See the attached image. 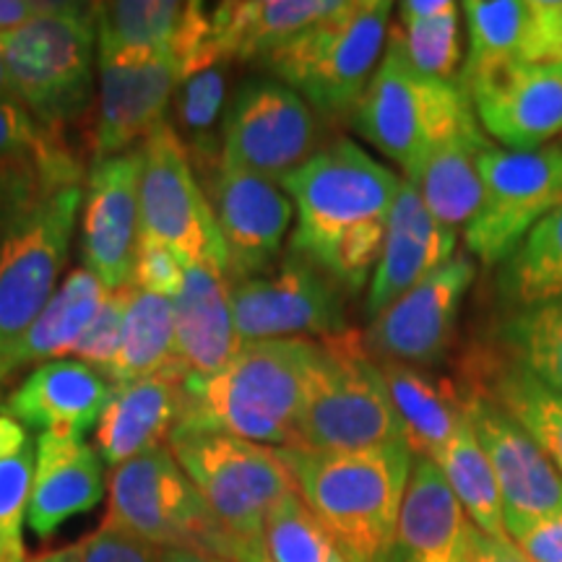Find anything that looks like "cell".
<instances>
[{"instance_id":"6da1fadb","label":"cell","mask_w":562,"mask_h":562,"mask_svg":"<svg viewBox=\"0 0 562 562\" xmlns=\"http://www.w3.org/2000/svg\"><path fill=\"white\" fill-rule=\"evenodd\" d=\"M402 182L351 138L323 146L281 180L297 209L290 250L326 271L344 292H360L381 258Z\"/></svg>"},{"instance_id":"7a4b0ae2","label":"cell","mask_w":562,"mask_h":562,"mask_svg":"<svg viewBox=\"0 0 562 562\" xmlns=\"http://www.w3.org/2000/svg\"><path fill=\"white\" fill-rule=\"evenodd\" d=\"M315 362L318 339L243 344L216 375L186 378V406L178 425L294 451Z\"/></svg>"},{"instance_id":"3957f363","label":"cell","mask_w":562,"mask_h":562,"mask_svg":"<svg viewBox=\"0 0 562 562\" xmlns=\"http://www.w3.org/2000/svg\"><path fill=\"white\" fill-rule=\"evenodd\" d=\"M302 501L351 562H385L414 467L406 442L355 453L279 448Z\"/></svg>"},{"instance_id":"277c9868","label":"cell","mask_w":562,"mask_h":562,"mask_svg":"<svg viewBox=\"0 0 562 562\" xmlns=\"http://www.w3.org/2000/svg\"><path fill=\"white\" fill-rule=\"evenodd\" d=\"M351 123L383 157L396 161L406 182L417 178L448 140L480 125L472 97L461 83L419 74L406 58L396 30L389 34L381 66Z\"/></svg>"},{"instance_id":"5b68a950","label":"cell","mask_w":562,"mask_h":562,"mask_svg":"<svg viewBox=\"0 0 562 562\" xmlns=\"http://www.w3.org/2000/svg\"><path fill=\"white\" fill-rule=\"evenodd\" d=\"M167 446L227 531L240 562H266L263 531L271 510L297 490L279 448L227 432L172 427Z\"/></svg>"},{"instance_id":"8992f818","label":"cell","mask_w":562,"mask_h":562,"mask_svg":"<svg viewBox=\"0 0 562 562\" xmlns=\"http://www.w3.org/2000/svg\"><path fill=\"white\" fill-rule=\"evenodd\" d=\"M398 442H404L402 422L364 334L347 328L318 339V362L294 451L355 453Z\"/></svg>"},{"instance_id":"52a82bcc","label":"cell","mask_w":562,"mask_h":562,"mask_svg":"<svg viewBox=\"0 0 562 562\" xmlns=\"http://www.w3.org/2000/svg\"><path fill=\"white\" fill-rule=\"evenodd\" d=\"M16 102L42 128L66 133L91 102L94 87V3H45L40 16L0 37Z\"/></svg>"},{"instance_id":"ba28073f","label":"cell","mask_w":562,"mask_h":562,"mask_svg":"<svg viewBox=\"0 0 562 562\" xmlns=\"http://www.w3.org/2000/svg\"><path fill=\"white\" fill-rule=\"evenodd\" d=\"M391 11L385 0H344L334 16L286 42L261 66L318 115H355L381 66Z\"/></svg>"},{"instance_id":"9c48e42d","label":"cell","mask_w":562,"mask_h":562,"mask_svg":"<svg viewBox=\"0 0 562 562\" xmlns=\"http://www.w3.org/2000/svg\"><path fill=\"white\" fill-rule=\"evenodd\" d=\"M83 182L55 186L0 220V355L11 357L58 292Z\"/></svg>"},{"instance_id":"30bf717a","label":"cell","mask_w":562,"mask_h":562,"mask_svg":"<svg viewBox=\"0 0 562 562\" xmlns=\"http://www.w3.org/2000/svg\"><path fill=\"white\" fill-rule=\"evenodd\" d=\"M108 490L110 508L104 521L123 526L157 550L178 547L240 562L227 531L211 516L167 442L112 469Z\"/></svg>"},{"instance_id":"8fae6325","label":"cell","mask_w":562,"mask_h":562,"mask_svg":"<svg viewBox=\"0 0 562 562\" xmlns=\"http://www.w3.org/2000/svg\"><path fill=\"white\" fill-rule=\"evenodd\" d=\"M140 237L165 243L186 266L209 263L229 273L227 245L178 131L161 121L140 140Z\"/></svg>"},{"instance_id":"7c38bea8","label":"cell","mask_w":562,"mask_h":562,"mask_svg":"<svg viewBox=\"0 0 562 562\" xmlns=\"http://www.w3.org/2000/svg\"><path fill=\"white\" fill-rule=\"evenodd\" d=\"M482 203L463 227L476 261L501 266L552 211L562 209V136L537 151H482Z\"/></svg>"},{"instance_id":"4fadbf2b","label":"cell","mask_w":562,"mask_h":562,"mask_svg":"<svg viewBox=\"0 0 562 562\" xmlns=\"http://www.w3.org/2000/svg\"><path fill=\"white\" fill-rule=\"evenodd\" d=\"M232 313L240 347L266 339H326L349 328L341 286L292 250L263 271L232 279Z\"/></svg>"},{"instance_id":"5bb4252c","label":"cell","mask_w":562,"mask_h":562,"mask_svg":"<svg viewBox=\"0 0 562 562\" xmlns=\"http://www.w3.org/2000/svg\"><path fill=\"white\" fill-rule=\"evenodd\" d=\"M321 144L318 112L273 76H250L224 112L222 161L279 182Z\"/></svg>"},{"instance_id":"9a60e30c","label":"cell","mask_w":562,"mask_h":562,"mask_svg":"<svg viewBox=\"0 0 562 562\" xmlns=\"http://www.w3.org/2000/svg\"><path fill=\"white\" fill-rule=\"evenodd\" d=\"M463 414L487 456L503 503L505 533L562 518V476L537 440L476 385H459Z\"/></svg>"},{"instance_id":"2e32d148","label":"cell","mask_w":562,"mask_h":562,"mask_svg":"<svg viewBox=\"0 0 562 562\" xmlns=\"http://www.w3.org/2000/svg\"><path fill=\"white\" fill-rule=\"evenodd\" d=\"M476 277L469 256H453L446 266L422 279L389 311L372 318L364 334L370 355L381 362L430 368L451 349L463 297Z\"/></svg>"},{"instance_id":"e0dca14e","label":"cell","mask_w":562,"mask_h":562,"mask_svg":"<svg viewBox=\"0 0 562 562\" xmlns=\"http://www.w3.org/2000/svg\"><path fill=\"white\" fill-rule=\"evenodd\" d=\"M195 175L227 245L229 279L250 277L277 261L294 211L279 182L224 161Z\"/></svg>"},{"instance_id":"ac0fdd59","label":"cell","mask_w":562,"mask_h":562,"mask_svg":"<svg viewBox=\"0 0 562 562\" xmlns=\"http://www.w3.org/2000/svg\"><path fill=\"white\" fill-rule=\"evenodd\" d=\"M140 151L91 165L83 182V269L94 273L108 290L133 284L140 248Z\"/></svg>"},{"instance_id":"d6986e66","label":"cell","mask_w":562,"mask_h":562,"mask_svg":"<svg viewBox=\"0 0 562 562\" xmlns=\"http://www.w3.org/2000/svg\"><path fill=\"white\" fill-rule=\"evenodd\" d=\"M100 55H161L180 68V81L214 66L211 11L180 0L94 3Z\"/></svg>"},{"instance_id":"ffe728a7","label":"cell","mask_w":562,"mask_h":562,"mask_svg":"<svg viewBox=\"0 0 562 562\" xmlns=\"http://www.w3.org/2000/svg\"><path fill=\"white\" fill-rule=\"evenodd\" d=\"M180 68L161 55H100V97H97V123L91 131L94 161L133 151L167 121Z\"/></svg>"},{"instance_id":"44dd1931","label":"cell","mask_w":562,"mask_h":562,"mask_svg":"<svg viewBox=\"0 0 562 562\" xmlns=\"http://www.w3.org/2000/svg\"><path fill=\"white\" fill-rule=\"evenodd\" d=\"M482 131L505 151H537L562 136V63H518L472 94Z\"/></svg>"},{"instance_id":"7402d4cb","label":"cell","mask_w":562,"mask_h":562,"mask_svg":"<svg viewBox=\"0 0 562 562\" xmlns=\"http://www.w3.org/2000/svg\"><path fill=\"white\" fill-rule=\"evenodd\" d=\"M456 256V229L446 227L425 206L412 182H402L396 195L385 243L372 271L368 292V313L378 318L396 300L414 290L422 279L430 277Z\"/></svg>"},{"instance_id":"603a6c76","label":"cell","mask_w":562,"mask_h":562,"mask_svg":"<svg viewBox=\"0 0 562 562\" xmlns=\"http://www.w3.org/2000/svg\"><path fill=\"white\" fill-rule=\"evenodd\" d=\"M112 389L115 385L102 370L66 357L32 370L0 412L42 432L83 440L91 427L100 425Z\"/></svg>"},{"instance_id":"cb8c5ba5","label":"cell","mask_w":562,"mask_h":562,"mask_svg":"<svg viewBox=\"0 0 562 562\" xmlns=\"http://www.w3.org/2000/svg\"><path fill=\"white\" fill-rule=\"evenodd\" d=\"M175 302V360L191 381L227 368L240 349L232 313V279L216 266H188Z\"/></svg>"},{"instance_id":"d4e9b609","label":"cell","mask_w":562,"mask_h":562,"mask_svg":"<svg viewBox=\"0 0 562 562\" xmlns=\"http://www.w3.org/2000/svg\"><path fill=\"white\" fill-rule=\"evenodd\" d=\"M474 529L440 469L414 456L396 539L385 562H467Z\"/></svg>"},{"instance_id":"484cf974","label":"cell","mask_w":562,"mask_h":562,"mask_svg":"<svg viewBox=\"0 0 562 562\" xmlns=\"http://www.w3.org/2000/svg\"><path fill=\"white\" fill-rule=\"evenodd\" d=\"M186 370L178 362L157 375L121 383L97 425V448L112 469L165 446L186 406Z\"/></svg>"},{"instance_id":"4316f807","label":"cell","mask_w":562,"mask_h":562,"mask_svg":"<svg viewBox=\"0 0 562 562\" xmlns=\"http://www.w3.org/2000/svg\"><path fill=\"white\" fill-rule=\"evenodd\" d=\"M104 495L102 459L83 440L40 432L37 463L26 524L42 539L74 516L94 508Z\"/></svg>"},{"instance_id":"83f0119b","label":"cell","mask_w":562,"mask_h":562,"mask_svg":"<svg viewBox=\"0 0 562 562\" xmlns=\"http://www.w3.org/2000/svg\"><path fill=\"white\" fill-rule=\"evenodd\" d=\"M344 0H243L211 11V50L216 63H263L286 42L323 19Z\"/></svg>"},{"instance_id":"f1b7e54d","label":"cell","mask_w":562,"mask_h":562,"mask_svg":"<svg viewBox=\"0 0 562 562\" xmlns=\"http://www.w3.org/2000/svg\"><path fill=\"white\" fill-rule=\"evenodd\" d=\"M393 409L404 430V442L419 459H438L467 422L459 385L438 381L414 364L381 362Z\"/></svg>"},{"instance_id":"f546056e","label":"cell","mask_w":562,"mask_h":562,"mask_svg":"<svg viewBox=\"0 0 562 562\" xmlns=\"http://www.w3.org/2000/svg\"><path fill=\"white\" fill-rule=\"evenodd\" d=\"M463 383L476 385L495 398L537 446L550 456L562 476V396L542 383L533 381L529 372L505 360L501 351H474L472 360L463 364Z\"/></svg>"},{"instance_id":"4dcf8cb0","label":"cell","mask_w":562,"mask_h":562,"mask_svg":"<svg viewBox=\"0 0 562 562\" xmlns=\"http://www.w3.org/2000/svg\"><path fill=\"white\" fill-rule=\"evenodd\" d=\"M108 294V286L91 271H70L66 281H60L58 292L47 302L45 311L37 315L30 331L24 334V339L19 341V347L11 351L9 360L13 368L30 362L42 364L50 360H66L68 355H74L76 344L87 334Z\"/></svg>"},{"instance_id":"1f68e13d","label":"cell","mask_w":562,"mask_h":562,"mask_svg":"<svg viewBox=\"0 0 562 562\" xmlns=\"http://www.w3.org/2000/svg\"><path fill=\"white\" fill-rule=\"evenodd\" d=\"M487 133L482 125L461 133L453 140H448L422 167V172L412 180L417 188L425 206L432 211V216L446 227L459 229L472 222L482 203V172L480 157L484 149H490Z\"/></svg>"},{"instance_id":"d6a6232c","label":"cell","mask_w":562,"mask_h":562,"mask_svg":"<svg viewBox=\"0 0 562 562\" xmlns=\"http://www.w3.org/2000/svg\"><path fill=\"white\" fill-rule=\"evenodd\" d=\"M461 13L467 19L469 50L459 83L472 97L484 83L524 63L529 5L524 0H469Z\"/></svg>"},{"instance_id":"836d02e7","label":"cell","mask_w":562,"mask_h":562,"mask_svg":"<svg viewBox=\"0 0 562 562\" xmlns=\"http://www.w3.org/2000/svg\"><path fill=\"white\" fill-rule=\"evenodd\" d=\"M497 269V290L513 311L562 300V209L533 224Z\"/></svg>"},{"instance_id":"e575fe53","label":"cell","mask_w":562,"mask_h":562,"mask_svg":"<svg viewBox=\"0 0 562 562\" xmlns=\"http://www.w3.org/2000/svg\"><path fill=\"white\" fill-rule=\"evenodd\" d=\"M227 79L229 63L199 70L178 83L172 97L175 123L193 170L203 172L222 161V128L224 112H227Z\"/></svg>"},{"instance_id":"d590c367","label":"cell","mask_w":562,"mask_h":562,"mask_svg":"<svg viewBox=\"0 0 562 562\" xmlns=\"http://www.w3.org/2000/svg\"><path fill=\"white\" fill-rule=\"evenodd\" d=\"M175 362V302L136 286L125 315L121 351L104 375L112 385H121L157 375Z\"/></svg>"},{"instance_id":"8d00e7d4","label":"cell","mask_w":562,"mask_h":562,"mask_svg":"<svg viewBox=\"0 0 562 562\" xmlns=\"http://www.w3.org/2000/svg\"><path fill=\"white\" fill-rule=\"evenodd\" d=\"M497 351L562 396V300L510 311L497 326Z\"/></svg>"},{"instance_id":"74e56055","label":"cell","mask_w":562,"mask_h":562,"mask_svg":"<svg viewBox=\"0 0 562 562\" xmlns=\"http://www.w3.org/2000/svg\"><path fill=\"white\" fill-rule=\"evenodd\" d=\"M432 463L451 484L453 495L459 497L461 508L467 510L469 521L476 529L487 537H508L497 480L469 422H463L461 430L453 435Z\"/></svg>"},{"instance_id":"f35d334b","label":"cell","mask_w":562,"mask_h":562,"mask_svg":"<svg viewBox=\"0 0 562 562\" xmlns=\"http://www.w3.org/2000/svg\"><path fill=\"white\" fill-rule=\"evenodd\" d=\"M263 558L266 562H351L302 501L300 490L271 510L263 531Z\"/></svg>"},{"instance_id":"ab89813d","label":"cell","mask_w":562,"mask_h":562,"mask_svg":"<svg viewBox=\"0 0 562 562\" xmlns=\"http://www.w3.org/2000/svg\"><path fill=\"white\" fill-rule=\"evenodd\" d=\"M461 5L430 21L396 26L406 58L430 79L459 83L461 76Z\"/></svg>"},{"instance_id":"60d3db41","label":"cell","mask_w":562,"mask_h":562,"mask_svg":"<svg viewBox=\"0 0 562 562\" xmlns=\"http://www.w3.org/2000/svg\"><path fill=\"white\" fill-rule=\"evenodd\" d=\"M37 442L19 453L0 456V562H26L24 524L30 510Z\"/></svg>"},{"instance_id":"b9f144b4","label":"cell","mask_w":562,"mask_h":562,"mask_svg":"<svg viewBox=\"0 0 562 562\" xmlns=\"http://www.w3.org/2000/svg\"><path fill=\"white\" fill-rule=\"evenodd\" d=\"M133 292H136V284H125L121 290H110L108 300L102 302L100 313H97V318L91 321L87 334H83L81 341L76 344L74 360L87 362L91 368L102 372H108L112 368L117 351H121L125 315H128Z\"/></svg>"},{"instance_id":"7bdbcfd3","label":"cell","mask_w":562,"mask_h":562,"mask_svg":"<svg viewBox=\"0 0 562 562\" xmlns=\"http://www.w3.org/2000/svg\"><path fill=\"white\" fill-rule=\"evenodd\" d=\"M186 269L188 266L182 263V258L165 243L140 237L136 269H133V284L138 290L175 300L186 281Z\"/></svg>"},{"instance_id":"ee69618b","label":"cell","mask_w":562,"mask_h":562,"mask_svg":"<svg viewBox=\"0 0 562 562\" xmlns=\"http://www.w3.org/2000/svg\"><path fill=\"white\" fill-rule=\"evenodd\" d=\"M79 550L81 562H161V550L110 521L79 542Z\"/></svg>"},{"instance_id":"f6af8a7d","label":"cell","mask_w":562,"mask_h":562,"mask_svg":"<svg viewBox=\"0 0 562 562\" xmlns=\"http://www.w3.org/2000/svg\"><path fill=\"white\" fill-rule=\"evenodd\" d=\"M524 63H562V0H526Z\"/></svg>"},{"instance_id":"bcb514c9","label":"cell","mask_w":562,"mask_h":562,"mask_svg":"<svg viewBox=\"0 0 562 562\" xmlns=\"http://www.w3.org/2000/svg\"><path fill=\"white\" fill-rule=\"evenodd\" d=\"M510 539L531 562H562V518L526 526Z\"/></svg>"},{"instance_id":"7dc6e473","label":"cell","mask_w":562,"mask_h":562,"mask_svg":"<svg viewBox=\"0 0 562 562\" xmlns=\"http://www.w3.org/2000/svg\"><path fill=\"white\" fill-rule=\"evenodd\" d=\"M467 562H531L510 537H487L480 529L472 533Z\"/></svg>"},{"instance_id":"c3c4849f","label":"cell","mask_w":562,"mask_h":562,"mask_svg":"<svg viewBox=\"0 0 562 562\" xmlns=\"http://www.w3.org/2000/svg\"><path fill=\"white\" fill-rule=\"evenodd\" d=\"M45 3H34V0H0V37L19 32L34 16H40Z\"/></svg>"},{"instance_id":"681fc988","label":"cell","mask_w":562,"mask_h":562,"mask_svg":"<svg viewBox=\"0 0 562 562\" xmlns=\"http://www.w3.org/2000/svg\"><path fill=\"white\" fill-rule=\"evenodd\" d=\"M453 9V0H404L398 5V19H402V24H414V21L438 19Z\"/></svg>"},{"instance_id":"f907efd6","label":"cell","mask_w":562,"mask_h":562,"mask_svg":"<svg viewBox=\"0 0 562 562\" xmlns=\"http://www.w3.org/2000/svg\"><path fill=\"white\" fill-rule=\"evenodd\" d=\"M32 442L30 435H26L24 425L19 419L9 417V414L0 412V456L19 453L21 448H26Z\"/></svg>"},{"instance_id":"816d5d0a","label":"cell","mask_w":562,"mask_h":562,"mask_svg":"<svg viewBox=\"0 0 562 562\" xmlns=\"http://www.w3.org/2000/svg\"><path fill=\"white\" fill-rule=\"evenodd\" d=\"M161 562H227V560L211 558V554L193 552V550H178V547H172V550H161Z\"/></svg>"},{"instance_id":"f5cc1de1","label":"cell","mask_w":562,"mask_h":562,"mask_svg":"<svg viewBox=\"0 0 562 562\" xmlns=\"http://www.w3.org/2000/svg\"><path fill=\"white\" fill-rule=\"evenodd\" d=\"M26 562H81V550H79V544L63 547V550L42 552V554H37V558H30Z\"/></svg>"},{"instance_id":"db71d44e","label":"cell","mask_w":562,"mask_h":562,"mask_svg":"<svg viewBox=\"0 0 562 562\" xmlns=\"http://www.w3.org/2000/svg\"><path fill=\"white\" fill-rule=\"evenodd\" d=\"M0 100H16L11 91L9 74H5V60H3V42H0Z\"/></svg>"},{"instance_id":"11a10c76","label":"cell","mask_w":562,"mask_h":562,"mask_svg":"<svg viewBox=\"0 0 562 562\" xmlns=\"http://www.w3.org/2000/svg\"><path fill=\"white\" fill-rule=\"evenodd\" d=\"M13 370H16V368H13V362L9 360V357H5V355H0V389H3L5 378H9Z\"/></svg>"}]
</instances>
